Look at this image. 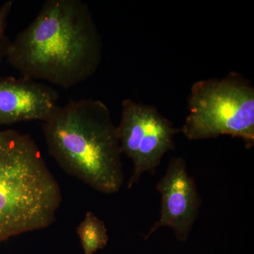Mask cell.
Wrapping results in <instances>:
<instances>
[{
    "instance_id": "6da1fadb",
    "label": "cell",
    "mask_w": 254,
    "mask_h": 254,
    "mask_svg": "<svg viewBox=\"0 0 254 254\" xmlns=\"http://www.w3.org/2000/svg\"><path fill=\"white\" fill-rule=\"evenodd\" d=\"M103 41L81 0H47L10 43L6 59L22 76L69 89L99 67Z\"/></svg>"
},
{
    "instance_id": "7a4b0ae2",
    "label": "cell",
    "mask_w": 254,
    "mask_h": 254,
    "mask_svg": "<svg viewBox=\"0 0 254 254\" xmlns=\"http://www.w3.org/2000/svg\"><path fill=\"white\" fill-rule=\"evenodd\" d=\"M47 146L60 168L103 193H118L125 181L117 127L99 100H71L43 123Z\"/></svg>"
},
{
    "instance_id": "3957f363",
    "label": "cell",
    "mask_w": 254,
    "mask_h": 254,
    "mask_svg": "<svg viewBox=\"0 0 254 254\" xmlns=\"http://www.w3.org/2000/svg\"><path fill=\"white\" fill-rule=\"evenodd\" d=\"M63 197L31 136L0 131V244L50 226Z\"/></svg>"
},
{
    "instance_id": "277c9868",
    "label": "cell",
    "mask_w": 254,
    "mask_h": 254,
    "mask_svg": "<svg viewBox=\"0 0 254 254\" xmlns=\"http://www.w3.org/2000/svg\"><path fill=\"white\" fill-rule=\"evenodd\" d=\"M189 115L180 128L190 140L223 135L254 145V88L235 72L222 78L195 82L188 98Z\"/></svg>"
},
{
    "instance_id": "5b68a950",
    "label": "cell",
    "mask_w": 254,
    "mask_h": 254,
    "mask_svg": "<svg viewBox=\"0 0 254 254\" xmlns=\"http://www.w3.org/2000/svg\"><path fill=\"white\" fill-rule=\"evenodd\" d=\"M117 131L122 153L133 165L128 189L138 183L143 173H155L165 153L175 149V136L181 131L155 107L131 99L122 103Z\"/></svg>"
},
{
    "instance_id": "8992f818",
    "label": "cell",
    "mask_w": 254,
    "mask_h": 254,
    "mask_svg": "<svg viewBox=\"0 0 254 254\" xmlns=\"http://www.w3.org/2000/svg\"><path fill=\"white\" fill-rule=\"evenodd\" d=\"M156 189L162 197L160 216L145 240L161 227H169L179 240L185 242L198 217L201 198L183 158L177 157L170 160L166 173L157 184Z\"/></svg>"
},
{
    "instance_id": "52a82bcc",
    "label": "cell",
    "mask_w": 254,
    "mask_h": 254,
    "mask_svg": "<svg viewBox=\"0 0 254 254\" xmlns=\"http://www.w3.org/2000/svg\"><path fill=\"white\" fill-rule=\"evenodd\" d=\"M56 90L22 76L0 78V126L47 121L58 107Z\"/></svg>"
},
{
    "instance_id": "ba28073f",
    "label": "cell",
    "mask_w": 254,
    "mask_h": 254,
    "mask_svg": "<svg viewBox=\"0 0 254 254\" xmlns=\"http://www.w3.org/2000/svg\"><path fill=\"white\" fill-rule=\"evenodd\" d=\"M76 232L84 254H94L108 245L109 237L105 222L92 212H87Z\"/></svg>"
},
{
    "instance_id": "9c48e42d",
    "label": "cell",
    "mask_w": 254,
    "mask_h": 254,
    "mask_svg": "<svg viewBox=\"0 0 254 254\" xmlns=\"http://www.w3.org/2000/svg\"><path fill=\"white\" fill-rule=\"evenodd\" d=\"M14 1H7L0 6V63L6 58L8 48L11 43L6 36V29L7 27L8 18L12 9Z\"/></svg>"
}]
</instances>
